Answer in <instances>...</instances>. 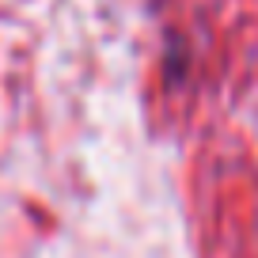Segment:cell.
<instances>
[]
</instances>
